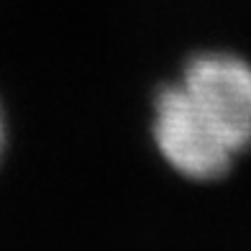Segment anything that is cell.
I'll return each mask as SVG.
<instances>
[{"mask_svg": "<svg viewBox=\"0 0 251 251\" xmlns=\"http://www.w3.org/2000/svg\"><path fill=\"white\" fill-rule=\"evenodd\" d=\"M151 131L182 177H223L251 146V64L226 51L198 54L159 90Z\"/></svg>", "mask_w": 251, "mask_h": 251, "instance_id": "obj_1", "label": "cell"}, {"mask_svg": "<svg viewBox=\"0 0 251 251\" xmlns=\"http://www.w3.org/2000/svg\"><path fill=\"white\" fill-rule=\"evenodd\" d=\"M0 146H3V118H0Z\"/></svg>", "mask_w": 251, "mask_h": 251, "instance_id": "obj_2", "label": "cell"}]
</instances>
